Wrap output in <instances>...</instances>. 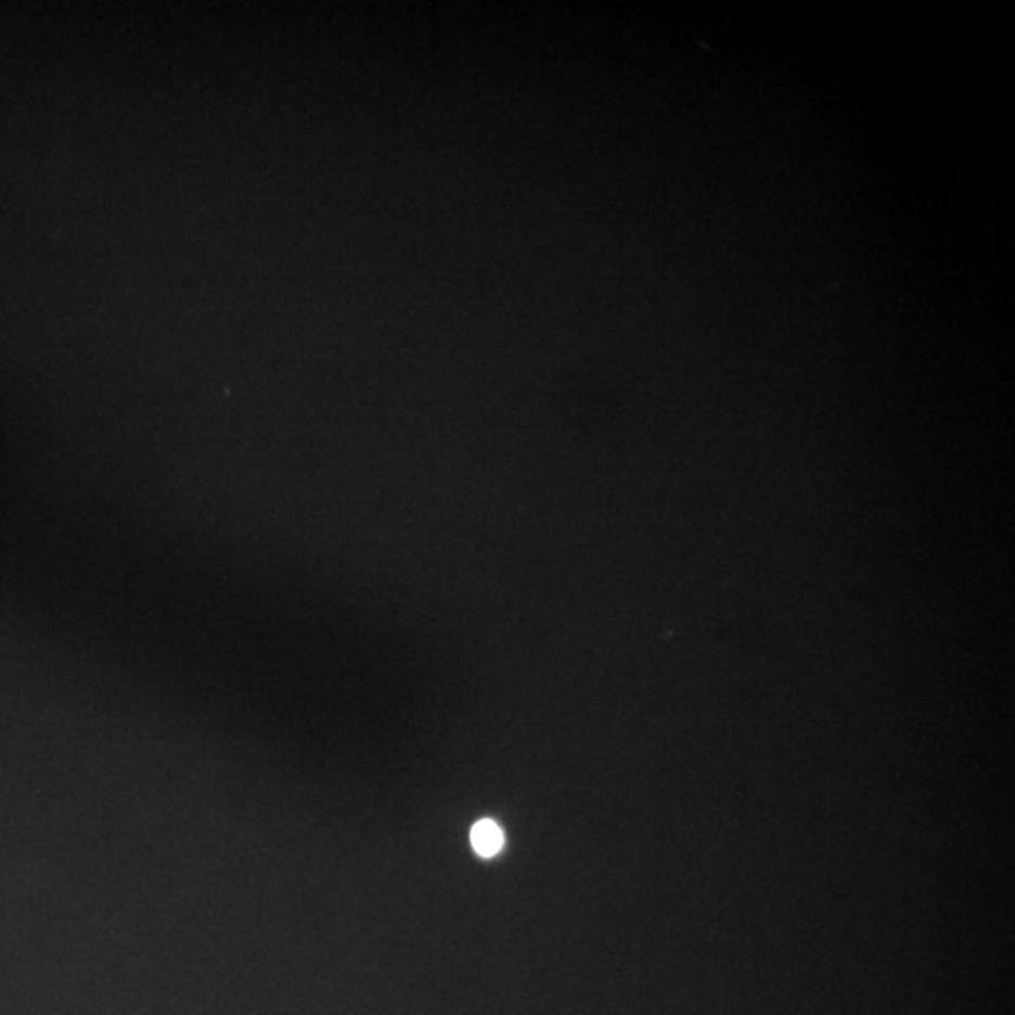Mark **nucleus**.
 <instances>
[{
    "label": "nucleus",
    "mask_w": 1015,
    "mask_h": 1015,
    "mask_svg": "<svg viewBox=\"0 0 1015 1015\" xmlns=\"http://www.w3.org/2000/svg\"><path fill=\"white\" fill-rule=\"evenodd\" d=\"M471 843H473L474 850L479 856L489 858V856H494L501 850L502 845H504V835H502L501 827L494 822L481 820V822L474 825L473 832H471Z\"/></svg>",
    "instance_id": "nucleus-1"
}]
</instances>
